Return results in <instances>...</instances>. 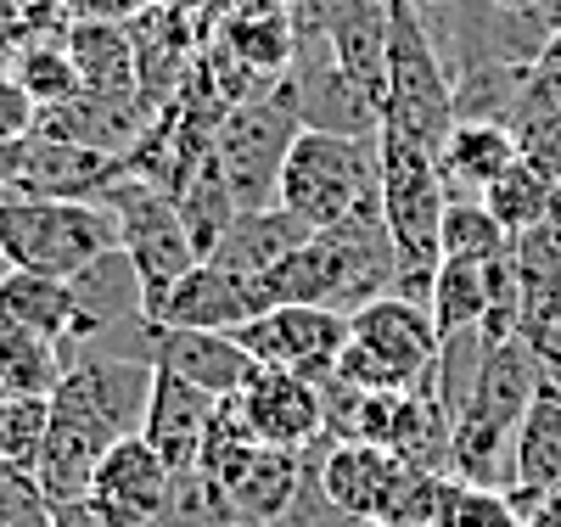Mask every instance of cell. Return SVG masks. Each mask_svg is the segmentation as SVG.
<instances>
[{
	"instance_id": "6da1fadb",
	"label": "cell",
	"mask_w": 561,
	"mask_h": 527,
	"mask_svg": "<svg viewBox=\"0 0 561 527\" xmlns=\"http://www.w3.org/2000/svg\"><path fill=\"white\" fill-rule=\"evenodd\" d=\"M377 163H382V214H388V236L399 253V286L393 293L427 309L433 303V280L444 264L438 230H444V208H449V185L433 152L410 147L399 135H377Z\"/></svg>"
},
{
	"instance_id": "7a4b0ae2",
	"label": "cell",
	"mask_w": 561,
	"mask_h": 527,
	"mask_svg": "<svg viewBox=\"0 0 561 527\" xmlns=\"http://www.w3.org/2000/svg\"><path fill=\"white\" fill-rule=\"evenodd\" d=\"M275 208H287V214L304 219L309 230H337V225H348L354 214L382 208L377 140L304 129V135L293 140L287 163H280Z\"/></svg>"
},
{
	"instance_id": "3957f363",
	"label": "cell",
	"mask_w": 561,
	"mask_h": 527,
	"mask_svg": "<svg viewBox=\"0 0 561 527\" xmlns=\"http://www.w3.org/2000/svg\"><path fill=\"white\" fill-rule=\"evenodd\" d=\"M107 253H118V225L102 203L0 197V259H7V270L79 280Z\"/></svg>"
},
{
	"instance_id": "277c9868",
	"label": "cell",
	"mask_w": 561,
	"mask_h": 527,
	"mask_svg": "<svg viewBox=\"0 0 561 527\" xmlns=\"http://www.w3.org/2000/svg\"><path fill=\"white\" fill-rule=\"evenodd\" d=\"M438 348L444 337L433 325V309L393 293L348 314V348L337 359V376L354 381L359 393H410L438 365Z\"/></svg>"
},
{
	"instance_id": "5b68a950",
	"label": "cell",
	"mask_w": 561,
	"mask_h": 527,
	"mask_svg": "<svg viewBox=\"0 0 561 527\" xmlns=\"http://www.w3.org/2000/svg\"><path fill=\"white\" fill-rule=\"evenodd\" d=\"M382 129L410 140L421 152H444L455 129V79L438 57L433 34L421 28L410 7H393V39H388V102H382Z\"/></svg>"
},
{
	"instance_id": "8992f818",
	"label": "cell",
	"mask_w": 561,
	"mask_h": 527,
	"mask_svg": "<svg viewBox=\"0 0 561 527\" xmlns=\"http://www.w3.org/2000/svg\"><path fill=\"white\" fill-rule=\"evenodd\" d=\"M304 135L293 102H287V84H270L248 102H237L219 129H214V163L230 185L242 214L275 208V185H280V163H287L293 140Z\"/></svg>"
},
{
	"instance_id": "52a82bcc",
	"label": "cell",
	"mask_w": 561,
	"mask_h": 527,
	"mask_svg": "<svg viewBox=\"0 0 561 527\" xmlns=\"http://www.w3.org/2000/svg\"><path fill=\"white\" fill-rule=\"evenodd\" d=\"M102 208L118 225V253L135 264L140 293H147V314H158L169 303V293L192 275L203 259L192 248V236L180 225V208L169 191H158L152 180H140L135 169H124V180L102 197Z\"/></svg>"
},
{
	"instance_id": "ba28073f",
	"label": "cell",
	"mask_w": 561,
	"mask_h": 527,
	"mask_svg": "<svg viewBox=\"0 0 561 527\" xmlns=\"http://www.w3.org/2000/svg\"><path fill=\"white\" fill-rule=\"evenodd\" d=\"M230 337H237L259 365L293 370V376H309V381H332L337 359L348 348V314L320 309V303H280V309L237 325Z\"/></svg>"
},
{
	"instance_id": "9c48e42d",
	"label": "cell",
	"mask_w": 561,
	"mask_h": 527,
	"mask_svg": "<svg viewBox=\"0 0 561 527\" xmlns=\"http://www.w3.org/2000/svg\"><path fill=\"white\" fill-rule=\"evenodd\" d=\"M320 455V489L348 522H388L410 489L415 466L382 444H314Z\"/></svg>"
},
{
	"instance_id": "30bf717a",
	"label": "cell",
	"mask_w": 561,
	"mask_h": 527,
	"mask_svg": "<svg viewBox=\"0 0 561 527\" xmlns=\"http://www.w3.org/2000/svg\"><path fill=\"white\" fill-rule=\"evenodd\" d=\"M169 489H174V471L163 466V455L147 444V438H118L96 477H90V505H96L113 527H158L163 522V505H169Z\"/></svg>"
},
{
	"instance_id": "8fae6325",
	"label": "cell",
	"mask_w": 561,
	"mask_h": 527,
	"mask_svg": "<svg viewBox=\"0 0 561 527\" xmlns=\"http://www.w3.org/2000/svg\"><path fill=\"white\" fill-rule=\"evenodd\" d=\"M253 438L270 444V449H314L325 438V393L320 381L309 376H293V370H275V365H259L248 376V388L237 393Z\"/></svg>"
},
{
	"instance_id": "7c38bea8",
	"label": "cell",
	"mask_w": 561,
	"mask_h": 527,
	"mask_svg": "<svg viewBox=\"0 0 561 527\" xmlns=\"http://www.w3.org/2000/svg\"><path fill=\"white\" fill-rule=\"evenodd\" d=\"M129 158H107L90 147H68V140L28 135L23 174L12 197H51V203H102L107 191L124 180Z\"/></svg>"
},
{
	"instance_id": "4fadbf2b",
	"label": "cell",
	"mask_w": 561,
	"mask_h": 527,
	"mask_svg": "<svg viewBox=\"0 0 561 527\" xmlns=\"http://www.w3.org/2000/svg\"><path fill=\"white\" fill-rule=\"evenodd\" d=\"M325 23V39L343 62V73L370 95L388 102V39H393V7L388 0H309Z\"/></svg>"
},
{
	"instance_id": "5bb4252c",
	"label": "cell",
	"mask_w": 561,
	"mask_h": 527,
	"mask_svg": "<svg viewBox=\"0 0 561 527\" xmlns=\"http://www.w3.org/2000/svg\"><path fill=\"white\" fill-rule=\"evenodd\" d=\"M264 314V298H259V280L225 270L214 259H203L192 275H185L169 303L152 314L158 325H180V331H237L248 320Z\"/></svg>"
},
{
	"instance_id": "9a60e30c",
	"label": "cell",
	"mask_w": 561,
	"mask_h": 527,
	"mask_svg": "<svg viewBox=\"0 0 561 527\" xmlns=\"http://www.w3.org/2000/svg\"><path fill=\"white\" fill-rule=\"evenodd\" d=\"M158 370L192 381L208 399H237L248 388V376L259 370V359L230 337V331H180V325H158Z\"/></svg>"
},
{
	"instance_id": "2e32d148",
	"label": "cell",
	"mask_w": 561,
	"mask_h": 527,
	"mask_svg": "<svg viewBox=\"0 0 561 527\" xmlns=\"http://www.w3.org/2000/svg\"><path fill=\"white\" fill-rule=\"evenodd\" d=\"M214 404L219 399H208L203 388H192V381L158 370L152 399H147V421H140V438L163 455L169 471H192L197 455H203V438H208Z\"/></svg>"
},
{
	"instance_id": "e0dca14e",
	"label": "cell",
	"mask_w": 561,
	"mask_h": 527,
	"mask_svg": "<svg viewBox=\"0 0 561 527\" xmlns=\"http://www.w3.org/2000/svg\"><path fill=\"white\" fill-rule=\"evenodd\" d=\"M0 325L7 331H34V337L68 343L79 325V298L73 280L34 275V270H7L0 275Z\"/></svg>"
},
{
	"instance_id": "ac0fdd59",
	"label": "cell",
	"mask_w": 561,
	"mask_h": 527,
	"mask_svg": "<svg viewBox=\"0 0 561 527\" xmlns=\"http://www.w3.org/2000/svg\"><path fill=\"white\" fill-rule=\"evenodd\" d=\"M517 135L505 124H478V118H460L438 152V169H444V185L449 197H483V191L517 163Z\"/></svg>"
},
{
	"instance_id": "d6986e66",
	"label": "cell",
	"mask_w": 561,
	"mask_h": 527,
	"mask_svg": "<svg viewBox=\"0 0 561 527\" xmlns=\"http://www.w3.org/2000/svg\"><path fill=\"white\" fill-rule=\"evenodd\" d=\"M309 225L304 219H293L287 208H259V214H242L237 225L225 230V242L208 253L214 264H225V270H237V275H248V280H259V275H270L275 264H287L304 242H309Z\"/></svg>"
},
{
	"instance_id": "ffe728a7",
	"label": "cell",
	"mask_w": 561,
	"mask_h": 527,
	"mask_svg": "<svg viewBox=\"0 0 561 527\" xmlns=\"http://www.w3.org/2000/svg\"><path fill=\"white\" fill-rule=\"evenodd\" d=\"M68 51L90 95H140L135 28L129 23H68Z\"/></svg>"
},
{
	"instance_id": "44dd1931",
	"label": "cell",
	"mask_w": 561,
	"mask_h": 527,
	"mask_svg": "<svg viewBox=\"0 0 561 527\" xmlns=\"http://www.w3.org/2000/svg\"><path fill=\"white\" fill-rule=\"evenodd\" d=\"M505 129L517 135V152L561 185V68L528 73V84L517 95V113H511Z\"/></svg>"
},
{
	"instance_id": "7402d4cb",
	"label": "cell",
	"mask_w": 561,
	"mask_h": 527,
	"mask_svg": "<svg viewBox=\"0 0 561 527\" xmlns=\"http://www.w3.org/2000/svg\"><path fill=\"white\" fill-rule=\"evenodd\" d=\"M298 483H304V455H298V449H270V444H259V455H253L248 471L237 477V489H230L237 522H242V527H270L280 511L298 500Z\"/></svg>"
},
{
	"instance_id": "603a6c76",
	"label": "cell",
	"mask_w": 561,
	"mask_h": 527,
	"mask_svg": "<svg viewBox=\"0 0 561 527\" xmlns=\"http://www.w3.org/2000/svg\"><path fill=\"white\" fill-rule=\"evenodd\" d=\"M511 460H517V483L511 489H534V494L561 489V388H550V381L534 393L517 426V444H511Z\"/></svg>"
},
{
	"instance_id": "cb8c5ba5",
	"label": "cell",
	"mask_w": 561,
	"mask_h": 527,
	"mask_svg": "<svg viewBox=\"0 0 561 527\" xmlns=\"http://www.w3.org/2000/svg\"><path fill=\"white\" fill-rule=\"evenodd\" d=\"M174 208H180V225H185V236H192L197 259H208V253L225 242V230L242 219V208H237V197H230V185H225L214 152L203 158V169H197L192 180L174 191Z\"/></svg>"
},
{
	"instance_id": "d4e9b609",
	"label": "cell",
	"mask_w": 561,
	"mask_h": 527,
	"mask_svg": "<svg viewBox=\"0 0 561 527\" xmlns=\"http://www.w3.org/2000/svg\"><path fill=\"white\" fill-rule=\"evenodd\" d=\"M68 376L62 343L34 337V331H7L0 325V393L18 399H51Z\"/></svg>"
},
{
	"instance_id": "484cf974",
	"label": "cell",
	"mask_w": 561,
	"mask_h": 527,
	"mask_svg": "<svg viewBox=\"0 0 561 527\" xmlns=\"http://www.w3.org/2000/svg\"><path fill=\"white\" fill-rule=\"evenodd\" d=\"M556 203H561V185H556L545 169H534L528 158H517V163H511V169L483 191V208L505 225V236H523V230L545 225V219L556 214Z\"/></svg>"
},
{
	"instance_id": "4316f807",
	"label": "cell",
	"mask_w": 561,
	"mask_h": 527,
	"mask_svg": "<svg viewBox=\"0 0 561 527\" xmlns=\"http://www.w3.org/2000/svg\"><path fill=\"white\" fill-rule=\"evenodd\" d=\"M18 84L34 95L39 107H57V102H73L84 95V79H79V62L68 51V28L57 34H28L23 51H18Z\"/></svg>"
},
{
	"instance_id": "83f0119b",
	"label": "cell",
	"mask_w": 561,
	"mask_h": 527,
	"mask_svg": "<svg viewBox=\"0 0 561 527\" xmlns=\"http://www.w3.org/2000/svg\"><path fill=\"white\" fill-rule=\"evenodd\" d=\"M427 309H433L438 337H455V331L483 325V314H489V264H478V259H444Z\"/></svg>"
},
{
	"instance_id": "f1b7e54d",
	"label": "cell",
	"mask_w": 561,
	"mask_h": 527,
	"mask_svg": "<svg viewBox=\"0 0 561 527\" xmlns=\"http://www.w3.org/2000/svg\"><path fill=\"white\" fill-rule=\"evenodd\" d=\"M438 248H444V259H478V264H489V259H500V253L511 248V236H505V225L483 208V197H449Z\"/></svg>"
},
{
	"instance_id": "f546056e",
	"label": "cell",
	"mask_w": 561,
	"mask_h": 527,
	"mask_svg": "<svg viewBox=\"0 0 561 527\" xmlns=\"http://www.w3.org/2000/svg\"><path fill=\"white\" fill-rule=\"evenodd\" d=\"M45 433H51V399L0 393V460L34 466L45 449Z\"/></svg>"
},
{
	"instance_id": "4dcf8cb0",
	"label": "cell",
	"mask_w": 561,
	"mask_h": 527,
	"mask_svg": "<svg viewBox=\"0 0 561 527\" xmlns=\"http://www.w3.org/2000/svg\"><path fill=\"white\" fill-rule=\"evenodd\" d=\"M0 527H57V505L39 489L34 466L0 460Z\"/></svg>"
},
{
	"instance_id": "1f68e13d",
	"label": "cell",
	"mask_w": 561,
	"mask_h": 527,
	"mask_svg": "<svg viewBox=\"0 0 561 527\" xmlns=\"http://www.w3.org/2000/svg\"><path fill=\"white\" fill-rule=\"evenodd\" d=\"M438 527H523V516H517V505H511L505 489H466L455 477Z\"/></svg>"
},
{
	"instance_id": "d6a6232c",
	"label": "cell",
	"mask_w": 561,
	"mask_h": 527,
	"mask_svg": "<svg viewBox=\"0 0 561 527\" xmlns=\"http://www.w3.org/2000/svg\"><path fill=\"white\" fill-rule=\"evenodd\" d=\"M0 23L28 39V34H57L73 18H68V0H0Z\"/></svg>"
},
{
	"instance_id": "836d02e7",
	"label": "cell",
	"mask_w": 561,
	"mask_h": 527,
	"mask_svg": "<svg viewBox=\"0 0 561 527\" xmlns=\"http://www.w3.org/2000/svg\"><path fill=\"white\" fill-rule=\"evenodd\" d=\"M39 124V102L18 84V73H0V135L7 140H28Z\"/></svg>"
},
{
	"instance_id": "e575fe53",
	"label": "cell",
	"mask_w": 561,
	"mask_h": 527,
	"mask_svg": "<svg viewBox=\"0 0 561 527\" xmlns=\"http://www.w3.org/2000/svg\"><path fill=\"white\" fill-rule=\"evenodd\" d=\"M147 7H158V0H68V18L73 23H135Z\"/></svg>"
},
{
	"instance_id": "d590c367",
	"label": "cell",
	"mask_w": 561,
	"mask_h": 527,
	"mask_svg": "<svg viewBox=\"0 0 561 527\" xmlns=\"http://www.w3.org/2000/svg\"><path fill=\"white\" fill-rule=\"evenodd\" d=\"M534 354H539V376L550 381V388H561V320L556 325H545V331H534Z\"/></svg>"
},
{
	"instance_id": "8d00e7d4",
	"label": "cell",
	"mask_w": 561,
	"mask_h": 527,
	"mask_svg": "<svg viewBox=\"0 0 561 527\" xmlns=\"http://www.w3.org/2000/svg\"><path fill=\"white\" fill-rule=\"evenodd\" d=\"M23 152H28V140H7V135H0V197H12V191H18Z\"/></svg>"
},
{
	"instance_id": "74e56055",
	"label": "cell",
	"mask_w": 561,
	"mask_h": 527,
	"mask_svg": "<svg viewBox=\"0 0 561 527\" xmlns=\"http://www.w3.org/2000/svg\"><path fill=\"white\" fill-rule=\"evenodd\" d=\"M523 527H561V489H550V494L534 505V516H528Z\"/></svg>"
},
{
	"instance_id": "f35d334b",
	"label": "cell",
	"mask_w": 561,
	"mask_h": 527,
	"mask_svg": "<svg viewBox=\"0 0 561 527\" xmlns=\"http://www.w3.org/2000/svg\"><path fill=\"white\" fill-rule=\"evenodd\" d=\"M18 51H23V34L0 23V73H18Z\"/></svg>"
},
{
	"instance_id": "ab89813d",
	"label": "cell",
	"mask_w": 561,
	"mask_h": 527,
	"mask_svg": "<svg viewBox=\"0 0 561 527\" xmlns=\"http://www.w3.org/2000/svg\"><path fill=\"white\" fill-rule=\"evenodd\" d=\"M460 0H410V12L421 18V23H433V18H444V12H455Z\"/></svg>"
},
{
	"instance_id": "60d3db41",
	"label": "cell",
	"mask_w": 561,
	"mask_h": 527,
	"mask_svg": "<svg viewBox=\"0 0 561 527\" xmlns=\"http://www.w3.org/2000/svg\"><path fill=\"white\" fill-rule=\"evenodd\" d=\"M500 7H511V12H534V7H550V0H500Z\"/></svg>"
},
{
	"instance_id": "b9f144b4",
	"label": "cell",
	"mask_w": 561,
	"mask_h": 527,
	"mask_svg": "<svg viewBox=\"0 0 561 527\" xmlns=\"http://www.w3.org/2000/svg\"><path fill=\"white\" fill-rule=\"evenodd\" d=\"M388 7H410V0H388Z\"/></svg>"
}]
</instances>
